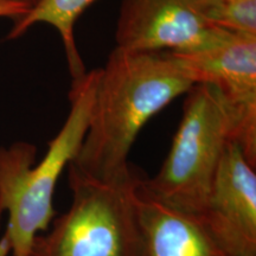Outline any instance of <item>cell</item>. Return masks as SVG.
<instances>
[{
    "instance_id": "obj_3",
    "label": "cell",
    "mask_w": 256,
    "mask_h": 256,
    "mask_svg": "<svg viewBox=\"0 0 256 256\" xmlns=\"http://www.w3.org/2000/svg\"><path fill=\"white\" fill-rule=\"evenodd\" d=\"M232 140V116L222 94L212 84H194L164 164L156 177L142 178L144 186L168 206L198 216Z\"/></svg>"
},
{
    "instance_id": "obj_13",
    "label": "cell",
    "mask_w": 256,
    "mask_h": 256,
    "mask_svg": "<svg viewBox=\"0 0 256 256\" xmlns=\"http://www.w3.org/2000/svg\"><path fill=\"white\" fill-rule=\"evenodd\" d=\"M11 2H23V4H25V5H28V8H34V5L37 4L38 2H40V0H11Z\"/></svg>"
},
{
    "instance_id": "obj_2",
    "label": "cell",
    "mask_w": 256,
    "mask_h": 256,
    "mask_svg": "<svg viewBox=\"0 0 256 256\" xmlns=\"http://www.w3.org/2000/svg\"><path fill=\"white\" fill-rule=\"evenodd\" d=\"M98 78V69H95L72 81L68 118L38 164L34 144L18 142L0 147V222L8 214L5 234L12 256H28L34 238L55 217L57 182L75 159L87 133Z\"/></svg>"
},
{
    "instance_id": "obj_11",
    "label": "cell",
    "mask_w": 256,
    "mask_h": 256,
    "mask_svg": "<svg viewBox=\"0 0 256 256\" xmlns=\"http://www.w3.org/2000/svg\"><path fill=\"white\" fill-rule=\"evenodd\" d=\"M28 5L23 2H11V0H0V17H8L16 19L23 17L28 12Z\"/></svg>"
},
{
    "instance_id": "obj_6",
    "label": "cell",
    "mask_w": 256,
    "mask_h": 256,
    "mask_svg": "<svg viewBox=\"0 0 256 256\" xmlns=\"http://www.w3.org/2000/svg\"><path fill=\"white\" fill-rule=\"evenodd\" d=\"M232 34L202 17L197 0H124L115 40L116 48L133 52H192Z\"/></svg>"
},
{
    "instance_id": "obj_8",
    "label": "cell",
    "mask_w": 256,
    "mask_h": 256,
    "mask_svg": "<svg viewBox=\"0 0 256 256\" xmlns=\"http://www.w3.org/2000/svg\"><path fill=\"white\" fill-rule=\"evenodd\" d=\"M136 256H226L200 217L168 206L144 186H134Z\"/></svg>"
},
{
    "instance_id": "obj_7",
    "label": "cell",
    "mask_w": 256,
    "mask_h": 256,
    "mask_svg": "<svg viewBox=\"0 0 256 256\" xmlns=\"http://www.w3.org/2000/svg\"><path fill=\"white\" fill-rule=\"evenodd\" d=\"M226 256H256V174L229 142L203 210L198 215Z\"/></svg>"
},
{
    "instance_id": "obj_5",
    "label": "cell",
    "mask_w": 256,
    "mask_h": 256,
    "mask_svg": "<svg viewBox=\"0 0 256 256\" xmlns=\"http://www.w3.org/2000/svg\"><path fill=\"white\" fill-rule=\"evenodd\" d=\"M166 52L194 84L206 83L218 89L232 116V142L256 168V36L232 34L206 49Z\"/></svg>"
},
{
    "instance_id": "obj_4",
    "label": "cell",
    "mask_w": 256,
    "mask_h": 256,
    "mask_svg": "<svg viewBox=\"0 0 256 256\" xmlns=\"http://www.w3.org/2000/svg\"><path fill=\"white\" fill-rule=\"evenodd\" d=\"M72 206L55 218L48 234H38L28 256H136L134 209L136 171L124 180L89 177L68 165Z\"/></svg>"
},
{
    "instance_id": "obj_1",
    "label": "cell",
    "mask_w": 256,
    "mask_h": 256,
    "mask_svg": "<svg viewBox=\"0 0 256 256\" xmlns=\"http://www.w3.org/2000/svg\"><path fill=\"white\" fill-rule=\"evenodd\" d=\"M192 86L166 51L115 48L98 69L87 133L72 162L98 180L128 178V154L144 124Z\"/></svg>"
},
{
    "instance_id": "obj_9",
    "label": "cell",
    "mask_w": 256,
    "mask_h": 256,
    "mask_svg": "<svg viewBox=\"0 0 256 256\" xmlns=\"http://www.w3.org/2000/svg\"><path fill=\"white\" fill-rule=\"evenodd\" d=\"M95 0H40L23 17L16 19L14 28L8 34V40H16L23 36L31 26L46 23L58 31L62 38L66 60H68L72 81L81 80L86 75V68L75 43L76 20L86 8Z\"/></svg>"
},
{
    "instance_id": "obj_12",
    "label": "cell",
    "mask_w": 256,
    "mask_h": 256,
    "mask_svg": "<svg viewBox=\"0 0 256 256\" xmlns=\"http://www.w3.org/2000/svg\"><path fill=\"white\" fill-rule=\"evenodd\" d=\"M10 254H11V244H10L8 235L4 234L0 238V256H8Z\"/></svg>"
},
{
    "instance_id": "obj_10",
    "label": "cell",
    "mask_w": 256,
    "mask_h": 256,
    "mask_svg": "<svg viewBox=\"0 0 256 256\" xmlns=\"http://www.w3.org/2000/svg\"><path fill=\"white\" fill-rule=\"evenodd\" d=\"M202 17L223 30L256 36V0H197Z\"/></svg>"
}]
</instances>
